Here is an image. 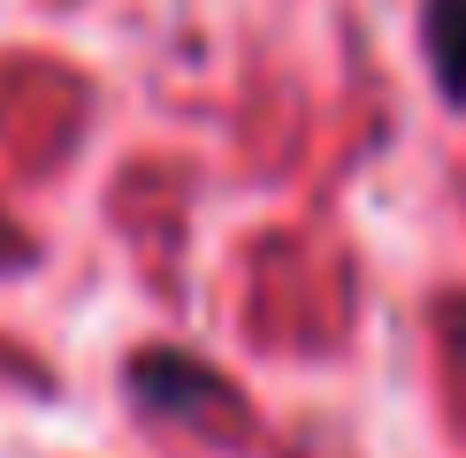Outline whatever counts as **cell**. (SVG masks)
<instances>
[{"label":"cell","instance_id":"3957f363","mask_svg":"<svg viewBox=\"0 0 466 458\" xmlns=\"http://www.w3.org/2000/svg\"><path fill=\"white\" fill-rule=\"evenodd\" d=\"M15 260H24V237H15L8 222H0V267H15Z\"/></svg>","mask_w":466,"mask_h":458},{"label":"cell","instance_id":"6da1fadb","mask_svg":"<svg viewBox=\"0 0 466 458\" xmlns=\"http://www.w3.org/2000/svg\"><path fill=\"white\" fill-rule=\"evenodd\" d=\"M130 397L146 413H161V420H207L222 405V374L199 367V359H184V352H146L130 367Z\"/></svg>","mask_w":466,"mask_h":458},{"label":"cell","instance_id":"7a4b0ae2","mask_svg":"<svg viewBox=\"0 0 466 458\" xmlns=\"http://www.w3.org/2000/svg\"><path fill=\"white\" fill-rule=\"evenodd\" d=\"M420 46L436 62L443 100L466 107V0H420Z\"/></svg>","mask_w":466,"mask_h":458}]
</instances>
